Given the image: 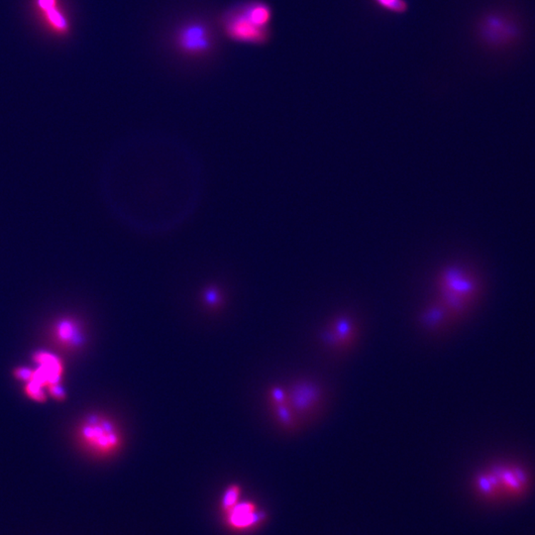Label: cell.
I'll list each match as a JSON object with an SVG mask.
<instances>
[{
    "mask_svg": "<svg viewBox=\"0 0 535 535\" xmlns=\"http://www.w3.org/2000/svg\"><path fill=\"white\" fill-rule=\"evenodd\" d=\"M354 338V325L348 318L341 317L333 322L325 339L334 347L345 348L353 342Z\"/></svg>",
    "mask_w": 535,
    "mask_h": 535,
    "instance_id": "8fae6325",
    "label": "cell"
},
{
    "mask_svg": "<svg viewBox=\"0 0 535 535\" xmlns=\"http://www.w3.org/2000/svg\"><path fill=\"white\" fill-rule=\"evenodd\" d=\"M494 470L499 478L501 491H505L511 496H517L526 490V475L521 468L497 467Z\"/></svg>",
    "mask_w": 535,
    "mask_h": 535,
    "instance_id": "9c48e42d",
    "label": "cell"
},
{
    "mask_svg": "<svg viewBox=\"0 0 535 535\" xmlns=\"http://www.w3.org/2000/svg\"><path fill=\"white\" fill-rule=\"evenodd\" d=\"M381 9L388 10L392 13L402 14L409 9V4L405 0H374Z\"/></svg>",
    "mask_w": 535,
    "mask_h": 535,
    "instance_id": "2e32d148",
    "label": "cell"
},
{
    "mask_svg": "<svg viewBox=\"0 0 535 535\" xmlns=\"http://www.w3.org/2000/svg\"><path fill=\"white\" fill-rule=\"evenodd\" d=\"M52 337L60 347L68 350L79 349L84 342L83 328L72 317L57 320L52 327Z\"/></svg>",
    "mask_w": 535,
    "mask_h": 535,
    "instance_id": "ba28073f",
    "label": "cell"
},
{
    "mask_svg": "<svg viewBox=\"0 0 535 535\" xmlns=\"http://www.w3.org/2000/svg\"><path fill=\"white\" fill-rule=\"evenodd\" d=\"M483 38L492 44H501L506 42L507 39L512 38L514 34L511 24L507 23L506 20L501 17H488L483 22L481 26Z\"/></svg>",
    "mask_w": 535,
    "mask_h": 535,
    "instance_id": "30bf717a",
    "label": "cell"
},
{
    "mask_svg": "<svg viewBox=\"0 0 535 535\" xmlns=\"http://www.w3.org/2000/svg\"><path fill=\"white\" fill-rule=\"evenodd\" d=\"M33 368L17 367L13 371V376L15 379L20 381V382L27 383L30 382L33 378Z\"/></svg>",
    "mask_w": 535,
    "mask_h": 535,
    "instance_id": "e0dca14e",
    "label": "cell"
},
{
    "mask_svg": "<svg viewBox=\"0 0 535 535\" xmlns=\"http://www.w3.org/2000/svg\"><path fill=\"white\" fill-rule=\"evenodd\" d=\"M174 45L176 51L186 58H205L213 52V33L205 22L190 20L176 29Z\"/></svg>",
    "mask_w": 535,
    "mask_h": 535,
    "instance_id": "277c9868",
    "label": "cell"
},
{
    "mask_svg": "<svg viewBox=\"0 0 535 535\" xmlns=\"http://www.w3.org/2000/svg\"><path fill=\"white\" fill-rule=\"evenodd\" d=\"M24 394L28 399L33 400L35 402H38V404H45L47 400H48L46 389L42 387L41 385H39L38 383L34 382V381L25 383Z\"/></svg>",
    "mask_w": 535,
    "mask_h": 535,
    "instance_id": "9a60e30c",
    "label": "cell"
},
{
    "mask_svg": "<svg viewBox=\"0 0 535 535\" xmlns=\"http://www.w3.org/2000/svg\"><path fill=\"white\" fill-rule=\"evenodd\" d=\"M39 5L42 7V9L46 11L50 22L56 28L60 30H66L68 28V23H67L63 15L60 13L58 10L55 9V0H39Z\"/></svg>",
    "mask_w": 535,
    "mask_h": 535,
    "instance_id": "4fadbf2b",
    "label": "cell"
},
{
    "mask_svg": "<svg viewBox=\"0 0 535 535\" xmlns=\"http://www.w3.org/2000/svg\"><path fill=\"white\" fill-rule=\"evenodd\" d=\"M32 360L36 364V368H33V378L31 381L38 383L46 390L51 385L62 383L64 375V364L61 358L49 351L38 350L34 353Z\"/></svg>",
    "mask_w": 535,
    "mask_h": 535,
    "instance_id": "8992f818",
    "label": "cell"
},
{
    "mask_svg": "<svg viewBox=\"0 0 535 535\" xmlns=\"http://www.w3.org/2000/svg\"><path fill=\"white\" fill-rule=\"evenodd\" d=\"M47 392H48L50 397L53 398L54 400H59V402H63V400H66L67 393L63 385H62V383L51 385V387L47 389Z\"/></svg>",
    "mask_w": 535,
    "mask_h": 535,
    "instance_id": "ac0fdd59",
    "label": "cell"
},
{
    "mask_svg": "<svg viewBox=\"0 0 535 535\" xmlns=\"http://www.w3.org/2000/svg\"><path fill=\"white\" fill-rule=\"evenodd\" d=\"M241 495H242V489L237 484L229 485L224 490L220 497V509L223 514L232 509L241 501Z\"/></svg>",
    "mask_w": 535,
    "mask_h": 535,
    "instance_id": "7c38bea8",
    "label": "cell"
},
{
    "mask_svg": "<svg viewBox=\"0 0 535 535\" xmlns=\"http://www.w3.org/2000/svg\"><path fill=\"white\" fill-rule=\"evenodd\" d=\"M267 514L253 501H240L232 509L224 512L223 519L232 531L247 532L255 531L262 526Z\"/></svg>",
    "mask_w": 535,
    "mask_h": 535,
    "instance_id": "5b68a950",
    "label": "cell"
},
{
    "mask_svg": "<svg viewBox=\"0 0 535 535\" xmlns=\"http://www.w3.org/2000/svg\"><path fill=\"white\" fill-rule=\"evenodd\" d=\"M79 443L86 451L98 458L111 457L120 450L122 434L111 419L103 415H89L77 429Z\"/></svg>",
    "mask_w": 535,
    "mask_h": 535,
    "instance_id": "7a4b0ae2",
    "label": "cell"
},
{
    "mask_svg": "<svg viewBox=\"0 0 535 535\" xmlns=\"http://www.w3.org/2000/svg\"><path fill=\"white\" fill-rule=\"evenodd\" d=\"M321 390L310 382L298 383L288 395V404L295 414L308 415L320 407Z\"/></svg>",
    "mask_w": 535,
    "mask_h": 535,
    "instance_id": "52a82bcc",
    "label": "cell"
},
{
    "mask_svg": "<svg viewBox=\"0 0 535 535\" xmlns=\"http://www.w3.org/2000/svg\"><path fill=\"white\" fill-rule=\"evenodd\" d=\"M439 303L450 317H461L476 302L481 292L479 276L472 268L451 265L438 276Z\"/></svg>",
    "mask_w": 535,
    "mask_h": 535,
    "instance_id": "6da1fadb",
    "label": "cell"
},
{
    "mask_svg": "<svg viewBox=\"0 0 535 535\" xmlns=\"http://www.w3.org/2000/svg\"><path fill=\"white\" fill-rule=\"evenodd\" d=\"M446 315H448L446 310L438 303L437 305H433L424 312L422 315V321L428 327L435 328L444 320Z\"/></svg>",
    "mask_w": 535,
    "mask_h": 535,
    "instance_id": "5bb4252c",
    "label": "cell"
},
{
    "mask_svg": "<svg viewBox=\"0 0 535 535\" xmlns=\"http://www.w3.org/2000/svg\"><path fill=\"white\" fill-rule=\"evenodd\" d=\"M224 35L234 43L261 46L271 39V28L258 26L246 13L241 2L229 7L220 16Z\"/></svg>",
    "mask_w": 535,
    "mask_h": 535,
    "instance_id": "3957f363",
    "label": "cell"
}]
</instances>
